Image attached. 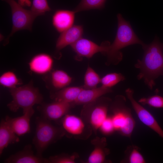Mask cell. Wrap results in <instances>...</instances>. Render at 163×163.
Segmentation results:
<instances>
[{
    "label": "cell",
    "mask_w": 163,
    "mask_h": 163,
    "mask_svg": "<svg viewBox=\"0 0 163 163\" xmlns=\"http://www.w3.org/2000/svg\"><path fill=\"white\" fill-rule=\"evenodd\" d=\"M144 54L141 60L138 59L135 65L139 69L138 80H142L150 89L155 85V80L163 75V43L155 37L150 43L142 46Z\"/></svg>",
    "instance_id": "1"
},
{
    "label": "cell",
    "mask_w": 163,
    "mask_h": 163,
    "mask_svg": "<svg viewBox=\"0 0 163 163\" xmlns=\"http://www.w3.org/2000/svg\"><path fill=\"white\" fill-rule=\"evenodd\" d=\"M117 29L113 42L109 45L106 55L108 63L117 64L122 59L123 54L120 51L122 49L129 46L139 44L142 46L145 43L137 37L129 22L126 20L120 14L117 15Z\"/></svg>",
    "instance_id": "2"
},
{
    "label": "cell",
    "mask_w": 163,
    "mask_h": 163,
    "mask_svg": "<svg viewBox=\"0 0 163 163\" xmlns=\"http://www.w3.org/2000/svg\"><path fill=\"white\" fill-rule=\"evenodd\" d=\"M12 101L7 105L12 111L16 112L20 108L23 110L33 107L36 104L42 103L43 98L39 89L33 86L32 82L23 86L10 89Z\"/></svg>",
    "instance_id": "3"
},
{
    "label": "cell",
    "mask_w": 163,
    "mask_h": 163,
    "mask_svg": "<svg viewBox=\"0 0 163 163\" xmlns=\"http://www.w3.org/2000/svg\"><path fill=\"white\" fill-rule=\"evenodd\" d=\"M36 129L33 143L37 155L42 157L43 153L51 144L63 135V130L53 125L50 120L43 117L36 120Z\"/></svg>",
    "instance_id": "4"
},
{
    "label": "cell",
    "mask_w": 163,
    "mask_h": 163,
    "mask_svg": "<svg viewBox=\"0 0 163 163\" xmlns=\"http://www.w3.org/2000/svg\"><path fill=\"white\" fill-rule=\"evenodd\" d=\"M113 107L111 117L115 130L123 136L130 137L135 126V121L131 110L126 105V99L123 96H118Z\"/></svg>",
    "instance_id": "5"
},
{
    "label": "cell",
    "mask_w": 163,
    "mask_h": 163,
    "mask_svg": "<svg viewBox=\"0 0 163 163\" xmlns=\"http://www.w3.org/2000/svg\"><path fill=\"white\" fill-rule=\"evenodd\" d=\"M2 0L9 5L11 11L12 27L5 42L6 44L8 43L9 38L17 31L23 30H31L33 22L38 16L30 10L23 8L15 0Z\"/></svg>",
    "instance_id": "6"
},
{
    "label": "cell",
    "mask_w": 163,
    "mask_h": 163,
    "mask_svg": "<svg viewBox=\"0 0 163 163\" xmlns=\"http://www.w3.org/2000/svg\"><path fill=\"white\" fill-rule=\"evenodd\" d=\"M126 95L140 120L163 138V130L152 115L134 98L133 90L128 88L126 90Z\"/></svg>",
    "instance_id": "7"
},
{
    "label": "cell",
    "mask_w": 163,
    "mask_h": 163,
    "mask_svg": "<svg viewBox=\"0 0 163 163\" xmlns=\"http://www.w3.org/2000/svg\"><path fill=\"white\" fill-rule=\"evenodd\" d=\"M109 44V42H107L99 45L89 40L81 38L71 46L77 56L89 59L99 52L106 55Z\"/></svg>",
    "instance_id": "8"
},
{
    "label": "cell",
    "mask_w": 163,
    "mask_h": 163,
    "mask_svg": "<svg viewBox=\"0 0 163 163\" xmlns=\"http://www.w3.org/2000/svg\"><path fill=\"white\" fill-rule=\"evenodd\" d=\"M71 103L61 101L43 104L40 108L42 117L49 120H58L67 114Z\"/></svg>",
    "instance_id": "9"
},
{
    "label": "cell",
    "mask_w": 163,
    "mask_h": 163,
    "mask_svg": "<svg viewBox=\"0 0 163 163\" xmlns=\"http://www.w3.org/2000/svg\"><path fill=\"white\" fill-rule=\"evenodd\" d=\"M34 112L31 107L23 110V115L21 116L11 118L7 116L5 119L16 134L21 136L30 132V119Z\"/></svg>",
    "instance_id": "10"
},
{
    "label": "cell",
    "mask_w": 163,
    "mask_h": 163,
    "mask_svg": "<svg viewBox=\"0 0 163 163\" xmlns=\"http://www.w3.org/2000/svg\"><path fill=\"white\" fill-rule=\"evenodd\" d=\"M53 60L50 55L46 53H40L34 56L28 63L30 70L38 75L47 74L52 70Z\"/></svg>",
    "instance_id": "11"
},
{
    "label": "cell",
    "mask_w": 163,
    "mask_h": 163,
    "mask_svg": "<svg viewBox=\"0 0 163 163\" xmlns=\"http://www.w3.org/2000/svg\"><path fill=\"white\" fill-rule=\"evenodd\" d=\"M6 163H48L47 159L35 155L30 145L26 146L22 150L6 159Z\"/></svg>",
    "instance_id": "12"
},
{
    "label": "cell",
    "mask_w": 163,
    "mask_h": 163,
    "mask_svg": "<svg viewBox=\"0 0 163 163\" xmlns=\"http://www.w3.org/2000/svg\"><path fill=\"white\" fill-rule=\"evenodd\" d=\"M83 33L82 26L73 25L61 33L56 42V49L60 50L68 45L75 43L82 38Z\"/></svg>",
    "instance_id": "13"
},
{
    "label": "cell",
    "mask_w": 163,
    "mask_h": 163,
    "mask_svg": "<svg viewBox=\"0 0 163 163\" xmlns=\"http://www.w3.org/2000/svg\"><path fill=\"white\" fill-rule=\"evenodd\" d=\"M75 13L74 11H56L52 17L53 26L59 32L62 33L66 30L73 25Z\"/></svg>",
    "instance_id": "14"
},
{
    "label": "cell",
    "mask_w": 163,
    "mask_h": 163,
    "mask_svg": "<svg viewBox=\"0 0 163 163\" xmlns=\"http://www.w3.org/2000/svg\"><path fill=\"white\" fill-rule=\"evenodd\" d=\"M112 91L110 88L102 86L92 89L83 88L73 103L78 105L90 103L94 101L102 95Z\"/></svg>",
    "instance_id": "15"
},
{
    "label": "cell",
    "mask_w": 163,
    "mask_h": 163,
    "mask_svg": "<svg viewBox=\"0 0 163 163\" xmlns=\"http://www.w3.org/2000/svg\"><path fill=\"white\" fill-rule=\"evenodd\" d=\"M19 140L5 119H2L0 124V155L8 145L18 142Z\"/></svg>",
    "instance_id": "16"
},
{
    "label": "cell",
    "mask_w": 163,
    "mask_h": 163,
    "mask_svg": "<svg viewBox=\"0 0 163 163\" xmlns=\"http://www.w3.org/2000/svg\"><path fill=\"white\" fill-rule=\"evenodd\" d=\"M62 124L64 130L73 135H81L84 132L85 128V123L81 118L68 114L64 117Z\"/></svg>",
    "instance_id": "17"
},
{
    "label": "cell",
    "mask_w": 163,
    "mask_h": 163,
    "mask_svg": "<svg viewBox=\"0 0 163 163\" xmlns=\"http://www.w3.org/2000/svg\"><path fill=\"white\" fill-rule=\"evenodd\" d=\"M108 104L107 102L99 104L95 106L91 111L89 122L94 130L99 129L104 121L107 117Z\"/></svg>",
    "instance_id": "18"
},
{
    "label": "cell",
    "mask_w": 163,
    "mask_h": 163,
    "mask_svg": "<svg viewBox=\"0 0 163 163\" xmlns=\"http://www.w3.org/2000/svg\"><path fill=\"white\" fill-rule=\"evenodd\" d=\"M83 88L76 86L66 87L56 92L52 97L56 101L73 103Z\"/></svg>",
    "instance_id": "19"
},
{
    "label": "cell",
    "mask_w": 163,
    "mask_h": 163,
    "mask_svg": "<svg viewBox=\"0 0 163 163\" xmlns=\"http://www.w3.org/2000/svg\"><path fill=\"white\" fill-rule=\"evenodd\" d=\"M98 143L94 142L95 144V147L89 155L87 162L88 163H102L105 160L107 153L108 152V150L104 148L106 144L105 139H102L98 140Z\"/></svg>",
    "instance_id": "20"
},
{
    "label": "cell",
    "mask_w": 163,
    "mask_h": 163,
    "mask_svg": "<svg viewBox=\"0 0 163 163\" xmlns=\"http://www.w3.org/2000/svg\"><path fill=\"white\" fill-rule=\"evenodd\" d=\"M72 78L66 72L62 70H56L51 75V82L55 89L60 90L69 85Z\"/></svg>",
    "instance_id": "21"
},
{
    "label": "cell",
    "mask_w": 163,
    "mask_h": 163,
    "mask_svg": "<svg viewBox=\"0 0 163 163\" xmlns=\"http://www.w3.org/2000/svg\"><path fill=\"white\" fill-rule=\"evenodd\" d=\"M106 0H81L74 10L75 12L92 9H101L104 8Z\"/></svg>",
    "instance_id": "22"
},
{
    "label": "cell",
    "mask_w": 163,
    "mask_h": 163,
    "mask_svg": "<svg viewBox=\"0 0 163 163\" xmlns=\"http://www.w3.org/2000/svg\"><path fill=\"white\" fill-rule=\"evenodd\" d=\"M99 75L91 67L88 66L84 76L83 88L92 89L97 87L101 82Z\"/></svg>",
    "instance_id": "23"
},
{
    "label": "cell",
    "mask_w": 163,
    "mask_h": 163,
    "mask_svg": "<svg viewBox=\"0 0 163 163\" xmlns=\"http://www.w3.org/2000/svg\"><path fill=\"white\" fill-rule=\"evenodd\" d=\"M21 81L13 72L8 71L0 76V84L3 87L12 88L21 84Z\"/></svg>",
    "instance_id": "24"
},
{
    "label": "cell",
    "mask_w": 163,
    "mask_h": 163,
    "mask_svg": "<svg viewBox=\"0 0 163 163\" xmlns=\"http://www.w3.org/2000/svg\"><path fill=\"white\" fill-rule=\"evenodd\" d=\"M125 79V76L121 73H111L107 74L101 78V83L102 86L110 88Z\"/></svg>",
    "instance_id": "25"
},
{
    "label": "cell",
    "mask_w": 163,
    "mask_h": 163,
    "mask_svg": "<svg viewBox=\"0 0 163 163\" xmlns=\"http://www.w3.org/2000/svg\"><path fill=\"white\" fill-rule=\"evenodd\" d=\"M38 16L44 15L46 12L50 11L47 0H33L30 10Z\"/></svg>",
    "instance_id": "26"
},
{
    "label": "cell",
    "mask_w": 163,
    "mask_h": 163,
    "mask_svg": "<svg viewBox=\"0 0 163 163\" xmlns=\"http://www.w3.org/2000/svg\"><path fill=\"white\" fill-rule=\"evenodd\" d=\"M139 102L156 108H163V97L158 95L142 98L139 100Z\"/></svg>",
    "instance_id": "27"
},
{
    "label": "cell",
    "mask_w": 163,
    "mask_h": 163,
    "mask_svg": "<svg viewBox=\"0 0 163 163\" xmlns=\"http://www.w3.org/2000/svg\"><path fill=\"white\" fill-rule=\"evenodd\" d=\"M127 157V162L129 163H145V161L143 156L139 152L137 147L133 146L130 148Z\"/></svg>",
    "instance_id": "28"
},
{
    "label": "cell",
    "mask_w": 163,
    "mask_h": 163,
    "mask_svg": "<svg viewBox=\"0 0 163 163\" xmlns=\"http://www.w3.org/2000/svg\"><path fill=\"white\" fill-rule=\"evenodd\" d=\"M75 156L57 155L50 157L47 159L48 163H74Z\"/></svg>",
    "instance_id": "29"
},
{
    "label": "cell",
    "mask_w": 163,
    "mask_h": 163,
    "mask_svg": "<svg viewBox=\"0 0 163 163\" xmlns=\"http://www.w3.org/2000/svg\"><path fill=\"white\" fill-rule=\"evenodd\" d=\"M105 135H109L115 131L111 117H107L102 123L99 129Z\"/></svg>",
    "instance_id": "30"
},
{
    "label": "cell",
    "mask_w": 163,
    "mask_h": 163,
    "mask_svg": "<svg viewBox=\"0 0 163 163\" xmlns=\"http://www.w3.org/2000/svg\"><path fill=\"white\" fill-rule=\"evenodd\" d=\"M18 3L22 7H30L32 5V3L30 0H18Z\"/></svg>",
    "instance_id": "31"
}]
</instances>
